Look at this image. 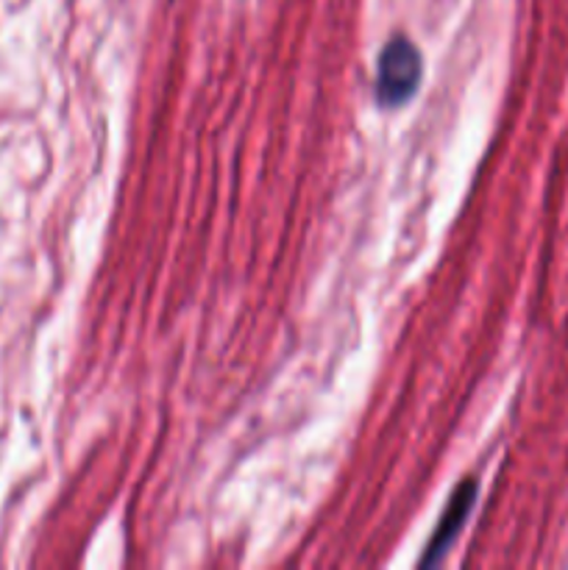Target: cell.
Here are the masks:
<instances>
[{
    "instance_id": "1",
    "label": "cell",
    "mask_w": 568,
    "mask_h": 570,
    "mask_svg": "<svg viewBox=\"0 0 568 570\" xmlns=\"http://www.w3.org/2000/svg\"><path fill=\"white\" fill-rule=\"evenodd\" d=\"M421 81V56L415 45L395 37L384 45L376 67V98L382 106H401L415 95Z\"/></svg>"
},
{
    "instance_id": "2",
    "label": "cell",
    "mask_w": 568,
    "mask_h": 570,
    "mask_svg": "<svg viewBox=\"0 0 568 570\" xmlns=\"http://www.w3.org/2000/svg\"><path fill=\"white\" fill-rule=\"evenodd\" d=\"M473 499H477V484L466 482V484H460V488H457V493L451 495L449 507H445L443 518H440L438 532H434V538L429 540L427 554H423V560H421L423 568H429L432 562H438L440 557L449 551V546L454 543V538L460 534L462 523H466L468 512H471Z\"/></svg>"
}]
</instances>
